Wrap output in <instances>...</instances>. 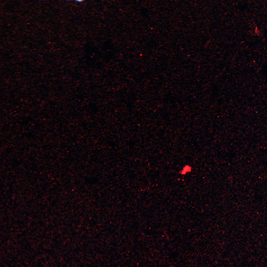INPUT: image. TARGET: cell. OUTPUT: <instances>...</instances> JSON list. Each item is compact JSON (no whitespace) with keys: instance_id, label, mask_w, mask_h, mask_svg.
Instances as JSON below:
<instances>
[{"instance_id":"cell-1","label":"cell","mask_w":267,"mask_h":267,"mask_svg":"<svg viewBox=\"0 0 267 267\" xmlns=\"http://www.w3.org/2000/svg\"><path fill=\"white\" fill-rule=\"evenodd\" d=\"M192 167L188 165H185L179 171V173L182 175H185L190 172L192 170Z\"/></svg>"},{"instance_id":"cell-2","label":"cell","mask_w":267,"mask_h":267,"mask_svg":"<svg viewBox=\"0 0 267 267\" xmlns=\"http://www.w3.org/2000/svg\"><path fill=\"white\" fill-rule=\"evenodd\" d=\"M76 0L80 2V1H83V0Z\"/></svg>"}]
</instances>
